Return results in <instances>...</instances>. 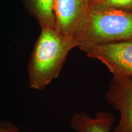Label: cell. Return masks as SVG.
Wrapping results in <instances>:
<instances>
[{
  "label": "cell",
  "instance_id": "obj_1",
  "mask_svg": "<svg viewBox=\"0 0 132 132\" xmlns=\"http://www.w3.org/2000/svg\"><path fill=\"white\" fill-rule=\"evenodd\" d=\"M78 44L73 38L63 35L54 27H42L28 67L29 85L44 90L60 75L68 56Z\"/></svg>",
  "mask_w": 132,
  "mask_h": 132
},
{
  "label": "cell",
  "instance_id": "obj_2",
  "mask_svg": "<svg viewBox=\"0 0 132 132\" xmlns=\"http://www.w3.org/2000/svg\"><path fill=\"white\" fill-rule=\"evenodd\" d=\"M74 39L85 51L100 44L132 39V12L90 5Z\"/></svg>",
  "mask_w": 132,
  "mask_h": 132
},
{
  "label": "cell",
  "instance_id": "obj_3",
  "mask_svg": "<svg viewBox=\"0 0 132 132\" xmlns=\"http://www.w3.org/2000/svg\"><path fill=\"white\" fill-rule=\"evenodd\" d=\"M84 52L101 62L113 76L132 78V39L95 45Z\"/></svg>",
  "mask_w": 132,
  "mask_h": 132
},
{
  "label": "cell",
  "instance_id": "obj_4",
  "mask_svg": "<svg viewBox=\"0 0 132 132\" xmlns=\"http://www.w3.org/2000/svg\"><path fill=\"white\" fill-rule=\"evenodd\" d=\"M105 98L120 114L119 122L111 132H132V78L113 76Z\"/></svg>",
  "mask_w": 132,
  "mask_h": 132
},
{
  "label": "cell",
  "instance_id": "obj_5",
  "mask_svg": "<svg viewBox=\"0 0 132 132\" xmlns=\"http://www.w3.org/2000/svg\"><path fill=\"white\" fill-rule=\"evenodd\" d=\"M90 5L91 0H54V28L63 35L74 39Z\"/></svg>",
  "mask_w": 132,
  "mask_h": 132
},
{
  "label": "cell",
  "instance_id": "obj_6",
  "mask_svg": "<svg viewBox=\"0 0 132 132\" xmlns=\"http://www.w3.org/2000/svg\"><path fill=\"white\" fill-rule=\"evenodd\" d=\"M115 118L112 113L97 112L92 116L85 112H77L71 117L70 123L76 132H111Z\"/></svg>",
  "mask_w": 132,
  "mask_h": 132
},
{
  "label": "cell",
  "instance_id": "obj_7",
  "mask_svg": "<svg viewBox=\"0 0 132 132\" xmlns=\"http://www.w3.org/2000/svg\"><path fill=\"white\" fill-rule=\"evenodd\" d=\"M54 0H31L34 14L42 27H54Z\"/></svg>",
  "mask_w": 132,
  "mask_h": 132
},
{
  "label": "cell",
  "instance_id": "obj_8",
  "mask_svg": "<svg viewBox=\"0 0 132 132\" xmlns=\"http://www.w3.org/2000/svg\"><path fill=\"white\" fill-rule=\"evenodd\" d=\"M91 5L132 12V0H91Z\"/></svg>",
  "mask_w": 132,
  "mask_h": 132
},
{
  "label": "cell",
  "instance_id": "obj_9",
  "mask_svg": "<svg viewBox=\"0 0 132 132\" xmlns=\"http://www.w3.org/2000/svg\"><path fill=\"white\" fill-rule=\"evenodd\" d=\"M0 132H24L20 131L15 125L11 122L0 123ZM29 132V131H24Z\"/></svg>",
  "mask_w": 132,
  "mask_h": 132
}]
</instances>
